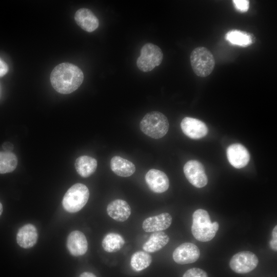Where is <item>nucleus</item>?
I'll return each mask as SVG.
<instances>
[{"label":"nucleus","mask_w":277,"mask_h":277,"mask_svg":"<svg viewBox=\"0 0 277 277\" xmlns=\"http://www.w3.org/2000/svg\"><path fill=\"white\" fill-rule=\"evenodd\" d=\"M84 80V74L76 65L63 63L57 65L52 71L50 82L58 93L69 94L75 91Z\"/></svg>","instance_id":"f257e3e1"},{"label":"nucleus","mask_w":277,"mask_h":277,"mask_svg":"<svg viewBox=\"0 0 277 277\" xmlns=\"http://www.w3.org/2000/svg\"><path fill=\"white\" fill-rule=\"evenodd\" d=\"M219 227L217 222H211L206 210L199 209L193 213L191 232L197 241L206 242L211 240L215 236Z\"/></svg>","instance_id":"f03ea898"},{"label":"nucleus","mask_w":277,"mask_h":277,"mask_svg":"<svg viewBox=\"0 0 277 277\" xmlns=\"http://www.w3.org/2000/svg\"><path fill=\"white\" fill-rule=\"evenodd\" d=\"M141 131L153 138L163 137L168 132L169 123L167 117L159 111L147 113L140 123Z\"/></svg>","instance_id":"7ed1b4c3"},{"label":"nucleus","mask_w":277,"mask_h":277,"mask_svg":"<svg viewBox=\"0 0 277 277\" xmlns=\"http://www.w3.org/2000/svg\"><path fill=\"white\" fill-rule=\"evenodd\" d=\"M89 197L87 187L82 183L72 186L65 194L62 205L64 209L70 213H75L82 209L86 204Z\"/></svg>","instance_id":"20e7f679"},{"label":"nucleus","mask_w":277,"mask_h":277,"mask_svg":"<svg viewBox=\"0 0 277 277\" xmlns=\"http://www.w3.org/2000/svg\"><path fill=\"white\" fill-rule=\"evenodd\" d=\"M190 63L194 73L203 77L210 74L215 66L213 54L204 47H199L193 50L190 54Z\"/></svg>","instance_id":"39448f33"},{"label":"nucleus","mask_w":277,"mask_h":277,"mask_svg":"<svg viewBox=\"0 0 277 277\" xmlns=\"http://www.w3.org/2000/svg\"><path fill=\"white\" fill-rule=\"evenodd\" d=\"M163 58V54L159 47L152 43H147L141 49L136 65L142 71L149 72L159 66Z\"/></svg>","instance_id":"423d86ee"},{"label":"nucleus","mask_w":277,"mask_h":277,"mask_svg":"<svg viewBox=\"0 0 277 277\" xmlns=\"http://www.w3.org/2000/svg\"><path fill=\"white\" fill-rule=\"evenodd\" d=\"M259 263L257 256L249 251H243L235 254L230 260V268L240 274L248 273L254 270Z\"/></svg>","instance_id":"0eeeda50"},{"label":"nucleus","mask_w":277,"mask_h":277,"mask_svg":"<svg viewBox=\"0 0 277 277\" xmlns=\"http://www.w3.org/2000/svg\"><path fill=\"white\" fill-rule=\"evenodd\" d=\"M184 173L188 181L197 188H202L208 183L203 165L196 160H190L184 165Z\"/></svg>","instance_id":"6e6552de"},{"label":"nucleus","mask_w":277,"mask_h":277,"mask_svg":"<svg viewBox=\"0 0 277 277\" xmlns=\"http://www.w3.org/2000/svg\"><path fill=\"white\" fill-rule=\"evenodd\" d=\"M200 256V250L195 244L186 242L179 245L174 250L172 257L175 262L186 264L196 262Z\"/></svg>","instance_id":"1a4fd4ad"},{"label":"nucleus","mask_w":277,"mask_h":277,"mask_svg":"<svg viewBox=\"0 0 277 277\" xmlns=\"http://www.w3.org/2000/svg\"><path fill=\"white\" fill-rule=\"evenodd\" d=\"M183 133L192 139H200L208 133V128L202 121L190 117H184L181 123Z\"/></svg>","instance_id":"9d476101"},{"label":"nucleus","mask_w":277,"mask_h":277,"mask_svg":"<svg viewBox=\"0 0 277 277\" xmlns=\"http://www.w3.org/2000/svg\"><path fill=\"white\" fill-rule=\"evenodd\" d=\"M226 154L229 163L235 168L244 167L250 160L248 151L241 144L235 143L229 146Z\"/></svg>","instance_id":"9b49d317"},{"label":"nucleus","mask_w":277,"mask_h":277,"mask_svg":"<svg viewBox=\"0 0 277 277\" xmlns=\"http://www.w3.org/2000/svg\"><path fill=\"white\" fill-rule=\"evenodd\" d=\"M145 181L149 189L155 193H163L169 186V181L167 175L163 171L151 169L145 175Z\"/></svg>","instance_id":"f8f14e48"},{"label":"nucleus","mask_w":277,"mask_h":277,"mask_svg":"<svg viewBox=\"0 0 277 277\" xmlns=\"http://www.w3.org/2000/svg\"><path fill=\"white\" fill-rule=\"evenodd\" d=\"M67 247L73 256L85 254L88 250V242L84 234L78 230L72 231L67 238Z\"/></svg>","instance_id":"ddd939ff"},{"label":"nucleus","mask_w":277,"mask_h":277,"mask_svg":"<svg viewBox=\"0 0 277 277\" xmlns=\"http://www.w3.org/2000/svg\"><path fill=\"white\" fill-rule=\"evenodd\" d=\"M171 215L164 212L146 219L142 224V228L146 232H157L167 229L172 223Z\"/></svg>","instance_id":"4468645a"},{"label":"nucleus","mask_w":277,"mask_h":277,"mask_svg":"<svg viewBox=\"0 0 277 277\" xmlns=\"http://www.w3.org/2000/svg\"><path fill=\"white\" fill-rule=\"evenodd\" d=\"M76 24L84 31L91 32L96 30L99 25V21L94 14L87 8H81L74 15Z\"/></svg>","instance_id":"2eb2a0df"},{"label":"nucleus","mask_w":277,"mask_h":277,"mask_svg":"<svg viewBox=\"0 0 277 277\" xmlns=\"http://www.w3.org/2000/svg\"><path fill=\"white\" fill-rule=\"evenodd\" d=\"M107 212L109 216L116 221L124 222L131 214V208L126 201L116 199L108 205Z\"/></svg>","instance_id":"dca6fc26"},{"label":"nucleus","mask_w":277,"mask_h":277,"mask_svg":"<svg viewBox=\"0 0 277 277\" xmlns=\"http://www.w3.org/2000/svg\"><path fill=\"white\" fill-rule=\"evenodd\" d=\"M38 233L32 224H27L21 227L16 235V241L19 246L27 249L33 247L37 242Z\"/></svg>","instance_id":"f3484780"},{"label":"nucleus","mask_w":277,"mask_h":277,"mask_svg":"<svg viewBox=\"0 0 277 277\" xmlns=\"http://www.w3.org/2000/svg\"><path fill=\"white\" fill-rule=\"evenodd\" d=\"M110 168L114 173L123 177L131 176L135 171V167L131 162L119 156L111 159Z\"/></svg>","instance_id":"a211bd4d"},{"label":"nucleus","mask_w":277,"mask_h":277,"mask_svg":"<svg viewBox=\"0 0 277 277\" xmlns=\"http://www.w3.org/2000/svg\"><path fill=\"white\" fill-rule=\"evenodd\" d=\"M169 238L165 232L157 231L153 233L143 244V249L147 252H154L161 250L169 242Z\"/></svg>","instance_id":"6ab92c4d"},{"label":"nucleus","mask_w":277,"mask_h":277,"mask_svg":"<svg viewBox=\"0 0 277 277\" xmlns=\"http://www.w3.org/2000/svg\"><path fill=\"white\" fill-rule=\"evenodd\" d=\"M97 165L96 160L87 155L77 157L75 162L77 172L83 177H87L92 175L96 170Z\"/></svg>","instance_id":"aec40b11"},{"label":"nucleus","mask_w":277,"mask_h":277,"mask_svg":"<svg viewBox=\"0 0 277 277\" xmlns=\"http://www.w3.org/2000/svg\"><path fill=\"white\" fill-rule=\"evenodd\" d=\"M125 240L120 234L109 233L103 239L102 245L105 251L113 253L119 251L124 246Z\"/></svg>","instance_id":"412c9836"},{"label":"nucleus","mask_w":277,"mask_h":277,"mask_svg":"<svg viewBox=\"0 0 277 277\" xmlns=\"http://www.w3.org/2000/svg\"><path fill=\"white\" fill-rule=\"evenodd\" d=\"M152 257L147 252L138 251L134 253L131 258L130 265L136 271H141L147 268L151 263Z\"/></svg>","instance_id":"4be33fe9"},{"label":"nucleus","mask_w":277,"mask_h":277,"mask_svg":"<svg viewBox=\"0 0 277 277\" xmlns=\"http://www.w3.org/2000/svg\"><path fill=\"white\" fill-rule=\"evenodd\" d=\"M225 38L231 44L235 45L245 47L252 43V39L247 33L240 30H231L228 31Z\"/></svg>","instance_id":"5701e85b"},{"label":"nucleus","mask_w":277,"mask_h":277,"mask_svg":"<svg viewBox=\"0 0 277 277\" xmlns=\"http://www.w3.org/2000/svg\"><path fill=\"white\" fill-rule=\"evenodd\" d=\"M17 159L11 152H0V173L12 172L16 167Z\"/></svg>","instance_id":"b1692460"},{"label":"nucleus","mask_w":277,"mask_h":277,"mask_svg":"<svg viewBox=\"0 0 277 277\" xmlns=\"http://www.w3.org/2000/svg\"><path fill=\"white\" fill-rule=\"evenodd\" d=\"M183 277H208L204 270L199 268H192L187 270Z\"/></svg>","instance_id":"393cba45"},{"label":"nucleus","mask_w":277,"mask_h":277,"mask_svg":"<svg viewBox=\"0 0 277 277\" xmlns=\"http://www.w3.org/2000/svg\"><path fill=\"white\" fill-rule=\"evenodd\" d=\"M233 3L235 8L241 12H246L249 7V2L247 0H234Z\"/></svg>","instance_id":"a878e982"},{"label":"nucleus","mask_w":277,"mask_h":277,"mask_svg":"<svg viewBox=\"0 0 277 277\" xmlns=\"http://www.w3.org/2000/svg\"><path fill=\"white\" fill-rule=\"evenodd\" d=\"M272 239L270 241V247L274 250L276 251L277 249V226H275L272 232Z\"/></svg>","instance_id":"bb28decb"},{"label":"nucleus","mask_w":277,"mask_h":277,"mask_svg":"<svg viewBox=\"0 0 277 277\" xmlns=\"http://www.w3.org/2000/svg\"><path fill=\"white\" fill-rule=\"evenodd\" d=\"M8 71L7 64L0 58V77L4 76Z\"/></svg>","instance_id":"cd10ccee"},{"label":"nucleus","mask_w":277,"mask_h":277,"mask_svg":"<svg viewBox=\"0 0 277 277\" xmlns=\"http://www.w3.org/2000/svg\"><path fill=\"white\" fill-rule=\"evenodd\" d=\"M3 148L5 151L11 152L13 149V145L10 142H5L3 145Z\"/></svg>","instance_id":"c85d7f7f"},{"label":"nucleus","mask_w":277,"mask_h":277,"mask_svg":"<svg viewBox=\"0 0 277 277\" xmlns=\"http://www.w3.org/2000/svg\"><path fill=\"white\" fill-rule=\"evenodd\" d=\"M79 277H96V275L90 272H84L80 274Z\"/></svg>","instance_id":"c756f323"},{"label":"nucleus","mask_w":277,"mask_h":277,"mask_svg":"<svg viewBox=\"0 0 277 277\" xmlns=\"http://www.w3.org/2000/svg\"><path fill=\"white\" fill-rule=\"evenodd\" d=\"M3 212V206L2 204L0 203V216L1 215Z\"/></svg>","instance_id":"7c9ffc66"},{"label":"nucleus","mask_w":277,"mask_h":277,"mask_svg":"<svg viewBox=\"0 0 277 277\" xmlns=\"http://www.w3.org/2000/svg\"><path fill=\"white\" fill-rule=\"evenodd\" d=\"M0 91H1V87H0Z\"/></svg>","instance_id":"2f4dec72"}]
</instances>
